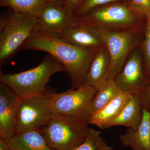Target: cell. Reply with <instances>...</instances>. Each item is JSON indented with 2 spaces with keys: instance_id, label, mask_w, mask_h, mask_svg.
Here are the masks:
<instances>
[{
  "instance_id": "obj_11",
  "label": "cell",
  "mask_w": 150,
  "mask_h": 150,
  "mask_svg": "<svg viewBox=\"0 0 150 150\" xmlns=\"http://www.w3.org/2000/svg\"><path fill=\"white\" fill-rule=\"evenodd\" d=\"M19 97L7 85L0 83V137L7 140L15 134Z\"/></svg>"
},
{
  "instance_id": "obj_23",
  "label": "cell",
  "mask_w": 150,
  "mask_h": 150,
  "mask_svg": "<svg viewBox=\"0 0 150 150\" xmlns=\"http://www.w3.org/2000/svg\"><path fill=\"white\" fill-rule=\"evenodd\" d=\"M139 97L142 110L150 112V81L141 93Z\"/></svg>"
},
{
  "instance_id": "obj_5",
  "label": "cell",
  "mask_w": 150,
  "mask_h": 150,
  "mask_svg": "<svg viewBox=\"0 0 150 150\" xmlns=\"http://www.w3.org/2000/svg\"><path fill=\"white\" fill-rule=\"evenodd\" d=\"M88 125L79 118L53 112L41 133L51 149L75 150L88 136Z\"/></svg>"
},
{
  "instance_id": "obj_16",
  "label": "cell",
  "mask_w": 150,
  "mask_h": 150,
  "mask_svg": "<svg viewBox=\"0 0 150 150\" xmlns=\"http://www.w3.org/2000/svg\"><path fill=\"white\" fill-rule=\"evenodd\" d=\"M143 118L139 96H133L130 101L123 108L118 116L106 127L122 126L137 130L139 128Z\"/></svg>"
},
{
  "instance_id": "obj_15",
  "label": "cell",
  "mask_w": 150,
  "mask_h": 150,
  "mask_svg": "<svg viewBox=\"0 0 150 150\" xmlns=\"http://www.w3.org/2000/svg\"><path fill=\"white\" fill-rule=\"evenodd\" d=\"M132 97L131 94L120 91L119 94L103 109L91 116L88 124L97 126L102 130L106 129L107 125L118 116Z\"/></svg>"
},
{
  "instance_id": "obj_13",
  "label": "cell",
  "mask_w": 150,
  "mask_h": 150,
  "mask_svg": "<svg viewBox=\"0 0 150 150\" xmlns=\"http://www.w3.org/2000/svg\"><path fill=\"white\" fill-rule=\"evenodd\" d=\"M142 123L137 130L127 129L119 139L123 147H130L132 150H150V112L142 110Z\"/></svg>"
},
{
  "instance_id": "obj_3",
  "label": "cell",
  "mask_w": 150,
  "mask_h": 150,
  "mask_svg": "<svg viewBox=\"0 0 150 150\" xmlns=\"http://www.w3.org/2000/svg\"><path fill=\"white\" fill-rule=\"evenodd\" d=\"M75 17L91 27L108 30H125L146 24L144 14L127 2L108 4Z\"/></svg>"
},
{
  "instance_id": "obj_14",
  "label": "cell",
  "mask_w": 150,
  "mask_h": 150,
  "mask_svg": "<svg viewBox=\"0 0 150 150\" xmlns=\"http://www.w3.org/2000/svg\"><path fill=\"white\" fill-rule=\"evenodd\" d=\"M111 59L106 47L97 51L89 67L85 84L97 90L107 81Z\"/></svg>"
},
{
  "instance_id": "obj_21",
  "label": "cell",
  "mask_w": 150,
  "mask_h": 150,
  "mask_svg": "<svg viewBox=\"0 0 150 150\" xmlns=\"http://www.w3.org/2000/svg\"><path fill=\"white\" fill-rule=\"evenodd\" d=\"M118 2L129 3L127 0H83L75 11L73 16H81L96 8Z\"/></svg>"
},
{
  "instance_id": "obj_20",
  "label": "cell",
  "mask_w": 150,
  "mask_h": 150,
  "mask_svg": "<svg viewBox=\"0 0 150 150\" xmlns=\"http://www.w3.org/2000/svg\"><path fill=\"white\" fill-rule=\"evenodd\" d=\"M75 150H113L101 136V132L91 128L84 142Z\"/></svg>"
},
{
  "instance_id": "obj_19",
  "label": "cell",
  "mask_w": 150,
  "mask_h": 150,
  "mask_svg": "<svg viewBox=\"0 0 150 150\" xmlns=\"http://www.w3.org/2000/svg\"><path fill=\"white\" fill-rule=\"evenodd\" d=\"M52 0H0V5L10 8L18 13L38 16Z\"/></svg>"
},
{
  "instance_id": "obj_4",
  "label": "cell",
  "mask_w": 150,
  "mask_h": 150,
  "mask_svg": "<svg viewBox=\"0 0 150 150\" xmlns=\"http://www.w3.org/2000/svg\"><path fill=\"white\" fill-rule=\"evenodd\" d=\"M37 16L12 11L0 18V66L7 64L37 32Z\"/></svg>"
},
{
  "instance_id": "obj_18",
  "label": "cell",
  "mask_w": 150,
  "mask_h": 150,
  "mask_svg": "<svg viewBox=\"0 0 150 150\" xmlns=\"http://www.w3.org/2000/svg\"><path fill=\"white\" fill-rule=\"evenodd\" d=\"M120 92L114 80L106 81L97 90L93 98L91 105V117L103 109L111 102Z\"/></svg>"
},
{
  "instance_id": "obj_6",
  "label": "cell",
  "mask_w": 150,
  "mask_h": 150,
  "mask_svg": "<svg viewBox=\"0 0 150 150\" xmlns=\"http://www.w3.org/2000/svg\"><path fill=\"white\" fill-rule=\"evenodd\" d=\"M146 24L139 27L121 30L93 28L110 54L111 62L107 80H114L132 51L141 46Z\"/></svg>"
},
{
  "instance_id": "obj_12",
  "label": "cell",
  "mask_w": 150,
  "mask_h": 150,
  "mask_svg": "<svg viewBox=\"0 0 150 150\" xmlns=\"http://www.w3.org/2000/svg\"><path fill=\"white\" fill-rule=\"evenodd\" d=\"M72 17L69 15L64 6L52 0L37 17V31L58 35Z\"/></svg>"
},
{
  "instance_id": "obj_9",
  "label": "cell",
  "mask_w": 150,
  "mask_h": 150,
  "mask_svg": "<svg viewBox=\"0 0 150 150\" xmlns=\"http://www.w3.org/2000/svg\"><path fill=\"white\" fill-rule=\"evenodd\" d=\"M120 91L139 96L150 81L145 67L141 46L134 49L114 79Z\"/></svg>"
},
{
  "instance_id": "obj_25",
  "label": "cell",
  "mask_w": 150,
  "mask_h": 150,
  "mask_svg": "<svg viewBox=\"0 0 150 150\" xmlns=\"http://www.w3.org/2000/svg\"><path fill=\"white\" fill-rule=\"evenodd\" d=\"M83 0H66L65 6L70 17H72Z\"/></svg>"
},
{
  "instance_id": "obj_7",
  "label": "cell",
  "mask_w": 150,
  "mask_h": 150,
  "mask_svg": "<svg viewBox=\"0 0 150 150\" xmlns=\"http://www.w3.org/2000/svg\"><path fill=\"white\" fill-rule=\"evenodd\" d=\"M51 93L20 99L15 134L28 131L42 133L53 114Z\"/></svg>"
},
{
  "instance_id": "obj_24",
  "label": "cell",
  "mask_w": 150,
  "mask_h": 150,
  "mask_svg": "<svg viewBox=\"0 0 150 150\" xmlns=\"http://www.w3.org/2000/svg\"><path fill=\"white\" fill-rule=\"evenodd\" d=\"M135 8L144 14L150 13V0H127Z\"/></svg>"
},
{
  "instance_id": "obj_22",
  "label": "cell",
  "mask_w": 150,
  "mask_h": 150,
  "mask_svg": "<svg viewBox=\"0 0 150 150\" xmlns=\"http://www.w3.org/2000/svg\"><path fill=\"white\" fill-rule=\"evenodd\" d=\"M145 16L146 24L141 47L145 67L150 76V13L146 14Z\"/></svg>"
},
{
  "instance_id": "obj_27",
  "label": "cell",
  "mask_w": 150,
  "mask_h": 150,
  "mask_svg": "<svg viewBox=\"0 0 150 150\" xmlns=\"http://www.w3.org/2000/svg\"><path fill=\"white\" fill-rule=\"evenodd\" d=\"M54 1H56L62 4V5L65 6L66 0H54Z\"/></svg>"
},
{
  "instance_id": "obj_26",
  "label": "cell",
  "mask_w": 150,
  "mask_h": 150,
  "mask_svg": "<svg viewBox=\"0 0 150 150\" xmlns=\"http://www.w3.org/2000/svg\"><path fill=\"white\" fill-rule=\"evenodd\" d=\"M0 150H11L6 140L0 139Z\"/></svg>"
},
{
  "instance_id": "obj_2",
  "label": "cell",
  "mask_w": 150,
  "mask_h": 150,
  "mask_svg": "<svg viewBox=\"0 0 150 150\" xmlns=\"http://www.w3.org/2000/svg\"><path fill=\"white\" fill-rule=\"evenodd\" d=\"M66 72L64 66L50 54L46 55L35 68L21 72L4 74L1 71L0 81L5 84L21 98L47 93L46 86L56 73Z\"/></svg>"
},
{
  "instance_id": "obj_10",
  "label": "cell",
  "mask_w": 150,
  "mask_h": 150,
  "mask_svg": "<svg viewBox=\"0 0 150 150\" xmlns=\"http://www.w3.org/2000/svg\"><path fill=\"white\" fill-rule=\"evenodd\" d=\"M57 35L73 46L85 50L98 51L105 47L93 28L74 16Z\"/></svg>"
},
{
  "instance_id": "obj_1",
  "label": "cell",
  "mask_w": 150,
  "mask_h": 150,
  "mask_svg": "<svg viewBox=\"0 0 150 150\" xmlns=\"http://www.w3.org/2000/svg\"><path fill=\"white\" fill-rule=\"evenodd\" d=\"M21 49L44 51L59 60L66 68L71 83V88L72 89L85 84L92 59L98 51L78 48L57 35L40 31H37L26 40Z\"/></svg>"
},
{
  "instance_id": "obj_8",
  "label": "cell",
  "mask_w": 150,
  "mask_h": 150,
  "mask_svg": "<svg viewBox=\"0 0 150 150\" xmlns=\"http://www.w3.org/2000/svg\"><path fill=\"white\" fill-rule=\"evenodd\" d=\"M96 91V89L84 84L61 93H51L53 112L79 118L88 124L91 105Z\"/></svg>"
},
{
  "instance_id": "obj_17",
  "label": "cell",
  "mask_w": 150,
  "mask_h": 150,
  "mask_svg": "<svg viewBox=\"0 0 150 150\" xmlns=\"http://www.w3.org/2000/svg\"><path fill=\"white\" fill-rule=\"evenodd\" d=\"M6 141L11 150H52L43 134L38 131L14 134Z\"/></svg>"
}]
</instances>
